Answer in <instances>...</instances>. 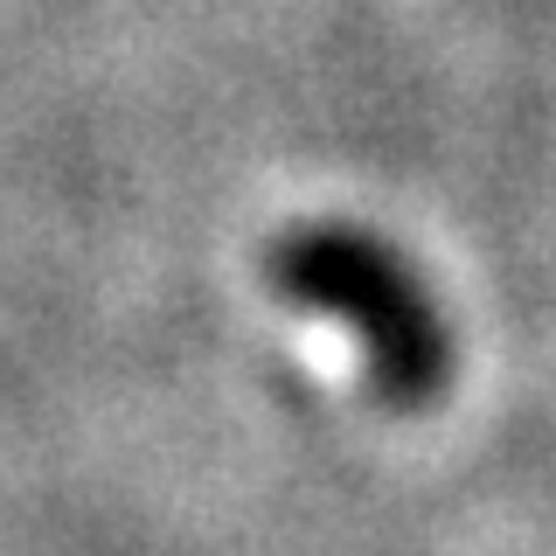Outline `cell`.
<instances>
[{"label": "cell", "mask_w": 556, "mask_h": 556, "mask_svg": "<svg viewBox=\"0 0 556 556\" xmlns=\"http://www.w3.org/2000/svg\"><path fill=\"white\" fill-rule=\"evenodd\" d=\"M265 278L278 300L355 327L376 404L431 410L452 390V369H459L452 327L396 243L355 223H300L265 251Z\"/></svg>", "instance_id": "cell-1"}]
</instances>
